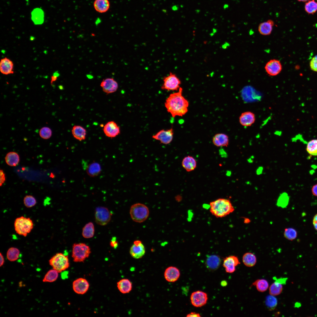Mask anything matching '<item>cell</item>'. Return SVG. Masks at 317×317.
Here are the masks:
<instances>
[{
    "label": "cell",
    "mask_w": 317,
    "mask_h": 317,
    "mask_svg": "<svg viewBox=\"0 0 317 317\" xmlns=\"http://www.w3.org/2000/svg\"><path fill=\"white\" fill-rule=\"evenodd\" d=\"M182 91L180 87L178 92L171 94L166 100L165 107L173 117H182L188 112L189 102L182 95Z\"/></svg>",
    "instance_id": "cell-1"
},
{
    "label": "cell",
    "mask_w": 317,
    "mask_h": 317,
    "mask_svg": "<svg viewBox=\"0 0 317 317\" xmlns=\"http://www.w3.org/2000/svg\"><path fill=\"white\" fill-rule=\"evenodd\" d=\"M209 206L211 214L217 218L225 217L235 210L230 200L226 198H219L211 201Z\"/></svg>",
    "instance_id": "cell-2"
},
{
    "label": "cell",
    "mask_w": 317,
    "mask_h": 317,
    "mask_svg": "<svg viewBox=\"0 0 317 317\" xmlns=\"http://www.w3.org/2000/svg\"><path fill=\"white\" fill-rule=\"evenodd\" d=\"M34 224L29 217L23 216L16 218L14 222L15 230L18 234L26 237L32 231Z\"/></svg>",
    "instance_id": "cell-3"
},
{
    "label": "cell",
    "mask_w": 317,
    "mask_h": 317,
    "mask_svg": "<svg viewBox=\"0 0 317 317\" xmlns=\"http://www.w3.org/2000/svg\"><path fill=\"white\" fill-rule=\"evenodd\" d=\"M131 219L134 221L141 223L144 221L149 215L148 208L141 203L134 204L131 206L129 211Z\"/></svg>",
    "instance_id": "cell-4"
},
{
    "label": "cell",
    "mask_w": 317,
    "mask_h": 317,
    "mask_svg": "<svg viewBox=\"0 0 317 317\" xmlns=\"http://www.w3.org/2000/svg\"><path fill=\"white\" fill-rule=\"evenodd\" d=\"M91 252L89 246L84 243H75L72 247V256L75 262H83Z\"/></svg>",
    "instance_id": "cell-5"
},
{
    "label": "cell",
    "mask_w": 317,
    "mask_h": 317,
    "mask_svg": "<svg viewBox=\"0 0 317 317\" xmlns=\"http://www.w3.org/2000/svg\"><path fill=\"white\" fill-rule=\"evenodd\" d=\"M50 265L58 272L68 269L70 266L68 256L61 253H58L52 257L49 260Z\"/></svg>",
    "instance_id": "cell-6"
},
{
    "label": "cell",
    "mask_w": 317,
    "mask_h": 317,
    "mask_svg": "<svg viewBox=\"0 0 317 317\" xmlns=\"http://www.w3.org/2000/svg\"><path fill=\"white\" fill-rule=\"evenodd\" d=\"M163 83L161 87L163 90L168 91L177 90L179 88L181 81L176 75L172 72L163 79Z\"/></svg>",
    "instance_id": "cell-7"
},
{
    "label": "cell",
    "mask_w": 317,
    "mask_h": 317,
    "mask_svg": "<svg viewBox=\"0 0 317 317\" xmlns=\"http://www.w3.org/2000/svg\"><path fill=\"white\" fill-rule=\"evenodd\" d=\"M111 214L107 208L98 207L95 211V222L98 225L102 226L107 225L110 221Z\"/></svg>",
    "instance_id": "cell-8"
},
{
    "label": "cell",
    "mask_w": 317,
    "mask_h": 317,
    "mask_svg": "<svg viewBox=\"0 0 317 317\" xmlns=\"http://www.w3.org/2000/svg\"><path fill=\"white\" fill-rule=\"evenodd\" d=\"M190 299L191 303L193 306L196 307H201L206 303L208 297L206 293L197 291L192 293Z\"/></svg>",
    "instance_id": "cell-9"
},
{
    "label": "cell",
    "mask_w": 317,
    "mask_h": 317,
    "mask_svg": "<svg viewBox=\"0 0 317 317\" xmlns=\"http://www.w3.org/2000/svg\"><path fill=\"white\" fill-rule=\"evenodd\" d=\"M174 132L172 128L166 130L162 129L153 135V139L160 141V143L165 144H170L172 141Z\"/></svg>",
    "instance_id": "cell-10"
},
{
    "label": "cell",
    "mask_w": 317,
    "mask_h": 317,
    "mask_svg": "<svg viewBox=\"0 0 317 317\" xmlns=\"http://www.w3.org/2000/svg\"><path fill=\"white\" fill-rule=\"evenodd\" d=\"M264 68L269 75L275 76L281 72L282 65L279 60L273 59L271 60L266 64Z\"/></svg>",
    "instance_id": "cell-11"
},
{
    "label": "cell",
    "mask_w": 317,
    "mask_h": 317,
    "mask_svg": "<svg viewBox=\"0 0 317 317\" xmlns=\"http://www.w3.org/2000/svg\"><path fill=\"white\" fill-rule=\"evenodd\" d=\"M100 85L103 91L107 94L115 92L118 87V83L112 78L104 79L101 82Z\"/></svg>",
    "instance_id": "cell-12"
},
{
    "label": "cell",
    "mask_w": 317,
    "mask_h": 317,
    "mask_svg": "<svg viewBox=\"0 0 317 317\" xmlns=\"http://www.w3.org/2000/svg\"><path fill=\"white\" fill-rule=\"evenodd\" d=\"M103 132L105 135L109 138L115 137L119 134L120 129L114 121L108 122L103 127Z\"/></svg>",
    "instance_id": "cell-13"
},
{
    "label": "cell",
    "mask_w": 317,
    "mask_h": 317,
    "mask_svg": "<svg viewBox=\"0 0 317 317\" xmlns=\"http://www.w3.org/2000/svg\"><path fill=\"white\" fill-rule=\"evenodd\" d=\"M89 287V284L85 279L83 278H78L73 281L72 288L74 291L80 294H85Z\"/></svg>",
    "instance_id": "cell-14"
},
{
    "label": "cell",
    "mask_w": 317,
    "mask_h": 317,
    "mask_svg": "<svg viewBox=\"0 0 317 317\" xmlns=\"http://www.w3.org/2000/svg\"><path fill=\"white\" fill-rule=\"evenodd\" d=\"M240 264L237 257L235 256H229L224 259L223 266L226 272L228 273L234 272L236 270V267Z\"/></svg>",
    "instance_id": "cell-15"
},
{
    "label": "cell",
    "mask_w": 317,
    "mask_h": 317,
    "mask_svg": "<svg viewBox=\"0 0 317 317\" xmlns=\"http://www.w3.org/2000/svg\"><path fill=\"white\" fill-rule=\"evenodd\" d=\"M255 120V114L253 112L249 111L242 112L239 117L240 124L245 127L251 126L254 123Z\"/></svg>",
    "instance_id": "cell-16"
},
{
    "label": "cell",
    "mask_w": 317,
    "mask_h": 317,
    "mask_svg": "<svg viewBox=\"0 0 317 317\" xmlns=\"http://www.w3.org/2000/svg\"><path fill=\"white\" fill-rule=\"evenodd\" d=\"M31 19L36 25H41L44 21L45 14L42 9L36 7L33 9L31 12Z\"/></svg>",
    "instance_id": "cell-17"
},
{
    "label": "cell",
    "mask_w": 317,
    "mask_h": 317,
    "mask_svg": "<svg viewBox=\"0 0 317 317\" xmlns=\"http://www.w3.org/2000/svg\"><path fill=\"white\" fill-rule=\"evenodd\" d=\"M180 275L179 270L176 267L171 266L168 267L164 273L166 280L168 282H174L177 281Z\"/></svg>",
    "instance_id": "cell-18"
},
{
    "label": "cell",
    "mask_w": 317,
    "mask_h": 317,
    "mask_svg": "<svg viewBox=\"0 0 317 317\" xmlns=\"http://www.w3.org/2000/svg\"><path fill=\"white\" fill-rule=\"evenodd\" d=\"M0 70L4 75L14 73V64L12 61L6 57L2 59L0 63Z\"/></svg>",
    "instance_id": "cell-19"
},
{
    "label": "cell",
    "mask_w": 317,
    "mask_h": 317,
    "mask_svg": "<svg viewBox=\"0 0 317 317\" xmlns=\"http://www.w3.org/2000/svg\"><path fill=\"white\" fill-rule=\"evenodd\" d=\"M274 25V21L271 19L260 23L259 25L258 31L262 35L267 36L272 33Z\"/></svg>",
    "instance_id": "cell-20"
},
{
    "label": "cell",
    "mask_w": 317,
    "mask_h": 317,
    "mask_svg": "<svg viewBox=\"0 0 317 317\" xmlns=\"http://www.w3.org/2000/svg\"><path fill=\"white\" fill-rule=\"evenodd\" d=\"M212 142L217 147H227L229 144V137L224 133L217 134L213 137Z\"/></svg>",
    "instance_id": "cell-21"
},
{
    "label": "cell",
    "mask_w": 317,
    "mask_h": 317,
    "mask_svg": "<svg viewBox=\"0 0 317 317\" xmlns=\"http://www.w3.org/2000/svg\"><path fill=\"white\" fill-rule=\"evenodd\" d=\"M129 253L133 258L136 259L141 258L145 253L144 246L142 243L138 245L133 244L130 248Z\"/></svg>",
    "instance_id": "cell-22"
},
{
    "label": "cell",
    "mask_w": 317,
    "mask_h": 317,
    "mask_svg": "<svg viewBox=\"0 0 317 317\" xmlns=\"http://www.w3.org/2000/svg\"><path fill=\"white\" fill-rule=\"evenodd\" d=\"M197 162L192 156H188L184 158L182 161V165L187 172L193 171L197 167Z\"/></svg>",
    "instance_id": "cell-23"
},
{
    "label": "cell",
    "mask_w": 317,
    "mask_h": 317,
    "mask_svg": "<svg viewBox=\"0 0 317 317\" xmlns=\"http://www.w3.org/2000/svg\"><path fill=\"white\" fill-rule=\"evenodd\" d=\"M93 6L95 10L97 12L103 13L106 12L108 10L110 4L108 0H95Z\"/></svg>",
    "instance_id": "cell-24"
},
{
    "label": "cell",
    "mask_w": 317,
    "mask_h": 317,
    "mask_svg": "<svg viewBox=\"0 0 317 317\" xmlns=\"http://www.w3.org/2000/svg\"><path fill=\"white\" fill-rule=\"evenodd\" d=\"M221 263V259L217 255H212L209 256L206 261L207 267L211 270H215L219 267Z\"/></svg>",
    "instance_id": "cell-25"
},
{
    "label": "cell",
    "mask_w": 317,
    "mask_h": 317,
    "mask_svg": "<svg viewBox=\"0 0 317 317\" xmlns=\"http://www.w3.org/2000/svg\"><path fill=\"white\" fill-rule=\"evenodd\" d=\"M71 131L73 136L76 139L81 141L85 139L87 131L82 126L75 125L72 127Z\"/></svg>",
    "instance_id": "cell-26"
},
{
    "label": "cell",
    "mask_w": 317,
    "mask_h": 317,
    "mask_svg": "<svg viewBox=\"0 0 317 317\" xmlns=\"http://www.w3.org/2000/svg\"><path fill=\"white\" fill-rule=\"evenodd\" d=\"M117 287L122 293L125 294L129 293L132 289V284L127 279H123L117 283Z\"/></svg>",
    "instance_id": "cell-27"
},
{
    "label": "cell",
    "mask_w": 317,
    "mask_h": 317,
    "mask_svg": "<svg viewBox=\"0 0 317 317\" xmlns=\"http://www.w3.org/2000/svg\"><path fill=\"white\" fill-rule=\"evenodd\" d=\"M5 159L6 163L8 165L11 166H14L18 164L19 161V157L17 153L11 152L7 154Z\"/></svg>",
    "instance_id": "cell-28"
},
{
    "label": "cell",
    "mask_w": 317,
    "mask_h": 317,
    "mask_svg": "<svg viewBox=\"0 0 317 317\" xmlns=\"http://www.w3.org/2000/svg\"><path fill=\"white\" fill-rule=\"evenodd\" d=\"M95 231V227L93 223L92 222H90L87 223L83 227L82 235L85 238H90L93 237Z\"/></svg>",
    "instance_id": "cell-29"
},
{
    "label": "cell",
    "mask_w": 317,
    "mask_h": 317,
    "mask_svg": "<svg viewBox=\"0 0 317 317\" xmlns=\"http://www.w3.org/2000/svg\"><path fill=\"white\" fill-rule=\"evenodd\" d=\"M242 261L246 266L251 267L254 266L256 264L257 258L252 253L247 252L243 255Z\"/></svg>",
    "instance_id": "cell-30"
},
{
    "label": "cell",
    "mask_w": 317,
    "mask_h": 317,
    "mask_svg": "<svg viewBox=\"0 0 317 317\" xmlns=\"http://www.w3.org/2000/svg\"><path fill=\"white\" fill-rule=\"evenodd\" d=\"M20 254V251L18 249L15 247H11L7 251L6 257L9 261L14 262L19 258Z\"/></svg>",
    "instance_id": "cell-31"
},
{
    "label": "cell",
    "mask_w": 317,
    "mask_h": 317,
    "mask_svg": "<svg viewBox=\"0 0 317 317\" xmlns=\"http://www.w3.org/2000/svg\"><path fill=\"white\" fill-rule=\"evenodd\" d=\"M306 12L309 14H313L317 11V1L310 0L306 3L304 6Z\"/></svg>",
    "instance_id": "cell-32"
},
{
    "label": "cell",
    "mask_w": 317,
    "mask_h": 317,
    "mask_svg": "<svg viewBox=\"0 0 317 317\" xmlns=\"http://www.w3.org/2000/svg\"><path fill=\"white\" fill-rule=\"evenodd\" d=\"M252 285L256 286L257 290L260 292L266 291L269 287L268 281L264 279H257L253 283Z\"/></svg>",
    "instance_id": "cell-33"
},
{
    "label": "cell",
    "mask_w": 317,
    "mask_h": 317,
    "mask_svg": "<svg viewBox=\"0 0 317 317\" xmlns=\"http://www.w3.org/2000/svg\"><path fill=\"white\" fill-rule=\"evenodd\" d=\"M58 273L57 270L53 269L48 271L45 274L43 279V282H52L55 281L58 276Z\"/></svg>",
    "instance_id": "cell-34"
},
{
    "label": "cell",
    "mask_w": 317,
    "mask_h": 317,
    "mask_svg": "<svg viewBox=\"0 0 317 317\" xmlns=\"http://www.w3.org/2000/svg\"><path fill=\"white\" fill-rule=\"evenodd\" d=\"M282 290V284L275 281L270 286L269 293L271 295L277 296L281 293Z\"/></svg>",
    "instance_id": "cell-35"
},
{
    "label": "cell",
    "mask_w": 317,
    "mask_h": 317,
    "mask_svg": "<svg viewBox=\"0 0 317 317\" xmlns=\"http://www.w3.org/2000/svg\"><path fill=\"white\" fill-rule=\"evenodd\" d=\"M306 150L310 154L317 156V139H313L309 141L307 144Z\"/></svg>",
    "instance_id": "cell-36"
},
{
    "label": "cell",
    "mask_w": 317,
    "mask_h": 317,
    "mask_svg": "<svg viewBox=\"0 0 317 317\" xmlns=\"http://www.w3.org/2000/svg\"><path fill=\"white\" fill-rule=\"evenodd\" d=\"M100 165L97 163H93L89 165L87 171L90 176H95L97 175L100 171Z\"/></svg>",
    "instance_id": "cell-37"
},
{
    "label": "cell",
    "mask_w": 317,
    "mask_h": 317,
    "mask_svg": "<svg viewBox=\"0 0 317 317\" xmlns=\"http://www.w3.org/2000/svg\"><path fill=\"white\" fill-rule=\"evenodd\" d=\"M297 235V231L293 228H287L284 230V236L287 240L292 241L296 239Z\"/></svg>",
    "instance_id": "cell-38"
},
{
    "label": "cell",
    "mask_w": 317,
    "mask_h": 317,
    "mask_svg": "<svg viewBox=\"0 0 317 317\" xmlns=\"http://www.w3.org/2000/svg\"><path fill=\"white\" fill-rule=\"evenodd\" d=\"M289 197L286 193H281L277 201L276 205L278 207L284 208L287 205Z\"/></svg>",
    "instance_id": "cell-39"
},
{
    "label": "cell",
    "mask_w": 317,
    "mask_h": 317,
    "mask_svg": "<svg viewBox=\"0 0 317 317\" xmlns=\"http://www.w3.org/2000/svg\"><path fill=\"white\" fill-rule=\"evenodd\" d=\"M277 304V300L274 296L270 295L266 297L265 304L270 310L274 309L276 306Z\"/></svg>",
    "instance_id": "cell-40"
},
{
    "label": "cell",
    "mask_w": 317,
    "mask_h": 317,
    "mask_svg": "<svg viewBox=\"0 0 317 317\" xmlns=\"http://www.w3.org/2000/svg\"><path fill=\"white\" fill-rule=\"evenodd\" d=\"M23 203L26 207L28 208H31L36 205V200L33 196L27 195L24 198Z\"/></svg>",
    "instance_id": "cell-41"
},
{
    "label": "cell",
    "mask_w": 317,
    "mask_h": 317,
    "mask_svg": "<svg viewBox=\"0 0 317 317\" xmlns=\"http://www.w3.org/2000/svg\"><path fill=\"white\" fill-rule=\"evenodd\" d=\"M40 136L44 139H48L50 138L52 134L51 129L47 127L42 128L39 131Z\"/></svg>",
    "instance_id": "cell-42"
},
{
    "label": "cell",
    "mask_w": 317,
    "mask_h": 317,
    "mask_svg": "<svg viewBox=\"0 0 317 317\" xmlns=\"http://www.w3.org/2000/svg\"><path fill=\"white\" fill-rule=\"evenodd\" d=\"M310 66L312 70L317 72V55L313 57L311 60Z\"/></svg>",
    "instance_id": "cell-43"
},
{
    "label": "cell",
    "mask_w": 317,
    "mask_h": 317,
    "mask_svg": "<svg viewBox=\"0 0 317 317\" xmlns=\"http://www.w3.org/2000/svg\"><path fill=\"white\" fill-rule=\"evenodd\" d=\"M110 246L114 249H116L118 246V243L117 241L116 240V237H113L111 239V240L110 242Z\"/></svg>",
    "instance_id": "cell-44"
},
{
    "label": "cell",
    "mask_w": 317,
    "mask_h": 317,
    "mask_svg": "<svg viewBox=\"0 0 317 317\" xmlns=\"http://www.w3.org/2000/svg\"><path fill=\"white\" fill-rule=\"evenodd\" d=\"M59 74L57 71L55 72L51 77V84L52 85L53 82H55L57 80L58 77L59 76Z\"/></svg>",
    "instance_id": "cell-45"
},
{
    "label": "cell",
    "mask_w": 317,
    "mask_h": 317,
    "mask_svg": "<svg viewBox=\"0 0 317 317\" xmlns=\"http://www.w3.org/2000/svg\"><path fill=\"white\" fill-rule=\"evenodd\" d=\"M274 279L276 281L282 284H285L287 280L286 278H281L277 279L275 277H274Z\"/></svg>",
    "instance_id": "cell-46"
},
{
    "label": "cell",
    "mask_w": 317,
    "mask_h": 317,
    "mask_svg": "<svg viewBox=\"0 0 317 317\" xmlns=\"http://www.w3.org/2000/svg\"><path fill=\"white\" fill-rule=\"evenodd\" d=\"M5 180V174L2 170H0V186L3 183Z\"/></svg>",
    "instance_id": "cell-47"
},
{
    "label": "cell",
    "mask_w": 317,
    "mask_h": 317,
    "mask_svg": "<svg viewBox=\"0 0 317 317\" xmlns=\"http://www.w3.org/2000/svg\"><path fill=\"white\" fill-rule=\"evenodd\" d=\"M311 191L313 195L317 197V184L313 186L311 188Z\"/></svg>",
    "instance_id": "cell-48"
},
{
    "label": "cell",
    "mask_w": 317,
    "mask_h": 317,
    "mask_svg": "<svg viewBox=\"0 0 317 317\" xmlns=\"http://www.w3.org/2000/svg\"><path fill=\"white\" fill-rule=\"evenodd\" d=\"M186 316L187 317H200L201 316L200 314L199 313H196L195 312H191L188 314Z\"/></svg>",
    "instance_id": "cell-49"
},
{
    "label": "cell",
    "mask_w": 317,
    "mask_h": 317,
    "mask_svg": "<svg viewBox=\"0 0 317 317\" xmlns=\"http://www.w3.org/2000/svg\"><path fill=\"white\" fill-rule=\"evenodd\" d=\"M313 224L315 229L317 231V214H316L313 217Z\"/></svg>",
    "instance_id": "cell-50"
},
{
    "label": "cell",
    "mask_w": 317,
    "mask_h": 317,
    "mask_svg": "<svg viewBox=\"0 0 317 317\" xmlns=\"http://www.w3.org/2000/svg\"><path fill=\"white\" fill-rule=\"evenodd\" d=\"M263 170V167L262 166H259L258 167L256 170V174L257 175H260L262 174V173Z\"/></svg>",
    "instance_id": "cell-51"
},
{
    "label": "cell",
    "mask_w": 317,
    "mask_h": 317,
    "mask_svg": "<svg viewBox=\"0 0 317 317\" xmlns=\"http://www.w3.org/2000/svg\"><path fill=\"white\" fill-rule=\"evenodd\" d=\"M0 266H2L4 263V259L3 255L1 253H0Z\"/></svg>",
    "instance_id": "cell-52"
},
{
    "label": "cell",
    "mask_w": 317,
    "mask_h": 317,
    "mask_svg": "<svg viewBox=\"0 0 317 317\" xmlns=\"http://www.w3.org/2000/svg\"><path fill=\"white\" fill-rule=\"evenodd\" d=\"M68 272L65 271L62 272L61 274V277L63 279H65L68 278Z\"/></svg>",
    "instance_id": "cell-53"
},
{
    "label": "cell",
    "mask_w": 317,
    "mask_h": 317,
    "mask_svg": "<svg viewBox=\"0 0 317 317\" xmlns=\"http://www.w3.org/2000/svg\"><path fill=\"white\" fill-rule=\"evenodd\" d=\"M221 285L223 286H226L227 285V282L225 281H222L221 282Z\"/></svg>",
    "instance_id": "cell-54"
},
{
    "label": "cell",
    "mask_w": 317,
    "mask_h": 317,
    "mask_svg": "<svg viewBox=\"0 0 317 317\" xmlns=\"http://www.w3.org/2000/svg\"><path fill=\"white\" fill-rule=\"evenodd\" d=\"M142 243L140 241L138 240H136V241H134V244H135V245H139V244H140V243Z\"/></svg>",
    "instance_id": "cell-55"
},
{
    "label": "cell",
    "mask_w": 317,
    "mask_h": 317,
    "mask_svg": "<svg viewBox=\"0 0 317 317\" xmlns=\"http://www.w3.org/2000/svg\"><path fill=\"white\" fill-rule=\"evenodd\" d=\"M252 158H250L248 159L247 160V161H248V162L249 163H252L253 162V160H252Z\"/></svg>",
    "instance_id": "cell-56"
},
{
    "label": "cell",
    "mask_w": 317,
    "mask_h": 317,
    "mask_svg": "<svg viewBox=\"0 0 317 317\" xmlns=\"http://www.w3.org/2000/svg\"><path fill=\"white\" fill-rule=\"evenodd\" d=\"M297 0L298 1H299V2H307V1H308L309 0Z\"/></svg>",
    "instance_id": "cell-57"
},
{
    "label": "cell",
    "mask_w": 317,
    "mask_h": 317,
    "mask_svg": "<svg viewBox=\"0 0 317 317\" xmlns=\"http://www.w3.org/2000/svg\"><path fill=\"white\" fill-rule=\"evenodd\" d=\"M87 77L89 78H92V76L91 75H87Z\"/></svg>",
    "instance_id": "cell-58"
}]
</instances>
